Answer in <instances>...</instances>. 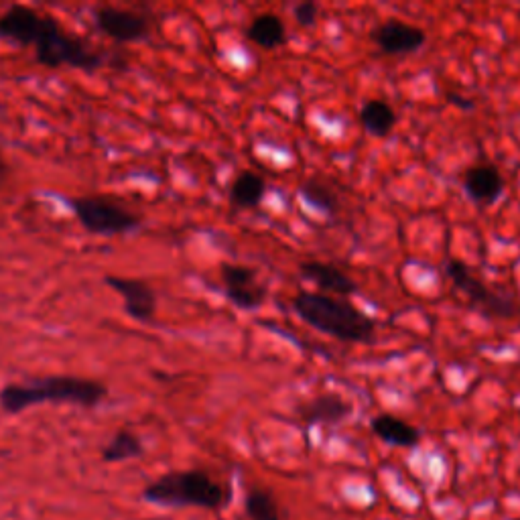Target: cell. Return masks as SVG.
Returning a JSON list of instances; mask_svg holds the SVG:
<instances>
[{"mask_svg": "<svg viewBox=\"0 0 520 520\" xmlns=\"http://www.w3.org/2000/svg\"><path fill=\"white\" fill-rule=\"evenodd\" d=\"M293 17H295V23L303 29H311L317 25V19H319V7L315 3H299L295 9H293Z\"/></svg>", "mask_w": 520, "mask_h": 520, "instance_id": "obj_21", "label": "cell"}, {"mask_svg": "<svg viewBox=\"0 0 520 520\" xmlns=\"http://www.w3.org/2000/svg\"><path fill=\"white\" fill-rule=\"evenodd\" d=\"M299 195L309 206H313V208H317V210H321L325 214H336L338 212L336 193L325 183L317 181L315 177L305 179L299 185Z\"/></svg>", "mask_w": 520, "mask_h": 520, "instance_id": "obj_19", "label": "cell"}, {"mask_svg": "<svg viewBox=\"0 0 520 520\" xmlns=\"http://www.w3.org/2000/svg\"><path fill=\"white\" fill-rule=\"evenodd\" d=\"M360 124L370 137L384 139L397 124V112L384 100H368L360 108Z\"/></svg>", "mask_w": 520, "mask_h": 520, "instance_id": "obj_16", "label": "cell"}, {"mask_svg": "<svg viewBox=\"0 0 520 520\" xmlns=\"http://www.w3.org/2000/svg\"><path fill=\"white\" fill-rule=\"evenodd\" d=\"M143 496L145 500L161 506H198L208 510H222L230 502L232 492L204 470H185L157 478L143 490Z\"/></svg>", "mask_w": 520, "mask_h": 520, "instance_id": "obj_4", "label": "cell"}, {"mask_svg": "<svg viewBox=\"0 0 520 520\" xmlns=\"http://www.w3.org/2000/svg\"><path fill=\"white\" fill-rule=\"evenodd\" d=\"M94 23L100 33L120 45L141 43L151 35V21L135 11L102 7L94 13Z\"/></svg>", "mask_w": 520, "mask_h": 520, "instance_id": "obj_8", "label": "cell"}, {"mask_svg": "<svg viewBox=\"0 0 520 520\" xmlns=\"http://www.w3.org/2000/svg\"><path fill=\"white\" fill-rule=\"evenodd\" d=\"M220 281L228 301L242 311H254L267 301V287L258 281L256 271L250 267L224 263L220 267Z\"/></svg>", "mask_w": 520, "mask_h": 520, "instance_id": "obj_7", "label": "cell"}, {"mask_svg": "<svg viewBox=\"0 0 520 520\" xmlns=\"http://www.w3.org/2000/svg\"><path fill=\"white\" fill-rule=\"evenodd\" d=\"M244 510L250 520H283L271 492L252 488L244 498Z\"/></svg>", "mask_w": 520, "mask_h": 520, "instance_id": "obj_20", "label": "cell"}, {"mask_svg": "<svg viewBox=\"0 0 520 520\" xmlns=\"http://www.w3.org/2000/svg\"><path fill=\"white\" fill-rule=\"evenodd\" d=\"M352 411V403L338 393L315 395L297 409L305 425H340L352 415Z\"/></svg>", "mask_w": 520, "mask_h": 520, "instance_id": "obj_11", "label": "cell"}, {"mask_svg": "<svg viewBox=\"0 0 520 520\" xmlns=\"http://www.w3.org/2000/svg\"><path fill=\"white\" fill-rule=\"evenodd\" d=\"M68 204L80 226L96 236H124L139 230L143 224L133 210L100 195H78L68 200Z\"/></svg>", "mask_w": 520, "mask_h": 520, "instance_id": "obj_5", "label": "cell"}, {"mask_svg": "<svg viewBox=\"0 0 520 520\" xmlns=\"http://www.w3.org/2000/svg\"><path fill=\"white\" fill-rule=\"evenodd\" d=\"M370 39L386 55H409L427 43V33L417 25L393 19L374 27Z\"/></svg>", "mask_w": 520, "mask_h": 520, "instance_id": "obj_10", "label": "cell"}, {"mask_svg": "<svg viewBox=\"0 0 520 520\" xmlns=\"http://www.w3.org/2000/svg\"><path fill=\"white\" fill-rule=\"evenodd\" d=\"M143 453H145V447H143L141 437L137 433H133V431L122 429L102 449V458L106 462H110V464H118V462L141 458Z\"/></svg>", "mask_w": 520, "mask_h": 520, "instance_id": "obj_18", "label": "cell"}, {"mask_svg": "<svg viewBox=\"0 0 520 520\" xmlns=\"http://www.w3.org/2000/svg\"><path fill=\"white\" fill-rule=\"evenodd\" d=\"M295 313L313 330L342 342H370L376 321L346 299L328 293H299L293 299Z\"/></svg>", "mask_w": 520, "mask_h": 520, "instance_id": "obj_2", "label": "cell"}, {"mask_svg": "<svg viewBox=\"0 0 520 520\" xmlns=\"http://www.w3.org/2000/svg\"><path fill=\"white\" fill-rule=\"evenodd\" d=\"M108 397V386L82 376H41L25 382H9L0 388V409L7 415H21L43 403L76 405L94 409Z\"/></svg>", "mask_w": 520, "mask_h": 520, "instance_id": "obj_1", "label": "cell"}, {"mask_svg": "<svg viewBox=\"0 0 520 520\" xmlns=\"http://www.w3.org/2000/svg\"><path fill=\"white\" fill-rule=\"evenodd\" d=\"M267 183L254 171H242L230 185V204L236 210H254L265 200Z\"/></svg>", "mask_w": 520, "mask_h": 520, "instance_id": "obj_15", "label": "cell"}, {"mask_svg": "<svg viewBox=\"0 0 520 520\" xmlns=\"http://www.w3.org/2000/svg\"><path fill=\"white\" fill-rule=\"evenodd\" d=\"M104 283L120 295L124 311L139 323H151L157 313V295L153 287L141 279L106 275Z\"/></svg>", "mask_w": 520, "mask_h": 520, "instance_id": "obj_9", "label": "cell"}, {"mask_svg": "<svg viewBox=\"0 0 520 520\" xmlns=\"http://www.w3.org/2000/svg\"><path fill=\"white\" fill-rule=\"evenodd\" d=\"M464 189L472 202L490 206L502 195L504 179L494 165H474L464 173Z\"/></svg>", "mask_w": 520, "mask_h": 520, "instance_id": "obj_12", "label": "cell"}, {"mask_svg": "<svg viewBox=\"0 0 520 520\" xmlns=\"http://www.w3.org/2000/svg\"><path fill=\"white\" fill-rule=\"evenodd\" d=\"M246 39L263 49H277L287 41V31L277 15L265 13L246 27Z\"/></svg>", "mask_w": 520, "mask_h": 520, "instance_id": "obj_17", "label": "cell"}, {"mask_svg": "<svg viewBox=\"0 0 520 520\" xmlns=\"http://www.w3.org/2000/svg\"><path fill=\"white\" fill-rule=\"evenodd\" d=\"M372 433L382 439L388 445H397V447H417L421 443V433L417 427L409 425L407 421L388 415V413H380L372 419L370 423Z\"/></svg>", "mask_w": 520, "mask_h": 520, "instance_id": "obj_14", "label": "cell"}, {"mask_svg": "<svg viewBox=\"0 0 520 520\" xmlns=\"http://www.w3.org/2000/svg\"><path fill=\"white\" fill-rule=\"evenodd\" d=\"M27 47L35 49V59L49 70L96 72L102 68V55L86 41L63 29L51 15L39 13Z\"/></svg>", "mask_w": 520, "mask_h": 520, "instance_id": "obj_3", "label": "cell"}, {"mask_svg": "<svg viewBox=\"0 0 520 520\" xmlns=\"http://www.w3.org/2000/svg\"><path fill=\"white\" fill-rule=\"evenodd\" d=\"M299 273L328 295L334 293V295L346 297V295H354L358 291L352 277H348L344 271H340L334 265L319 263V260H305V263L299 265Z\"/></svg>", "mask_w": 520, "mask_h": 520, "instance_id": "obj_13", "label": "cell"}, {"mask_svg": "<svg viewBox=\"0 0 520 520\" xmlns=\"http://www.w3.org/2000/svg\"><path fill=\"white\" fill-rule=\"evenodd\" d=\"M9 175H11V169H9V163H7V159H5V155L0 153V185H5L7 183V179H9Z\"/></svg>", "mask_w": 520, "mask_h": 520, "instance_id": "obj_22", "label": "cell"}, {"mask_svg": "<svg viewBox=\"0 0 520 520\" xmlns=\"http://www.w3.org/2000/svg\"><path fill=\"white\" fill-rule=\"evenodd\" d=\"M445 273L455 289L462 291L480 313L492 319H512L520 313V305L512 297L496 293L482 279H478L462 260H449Z\"/></svg>", "mask_w": 520, "mask_h": 520, "instance_id": "obj_6", "label": "cell"}]
</instances>
